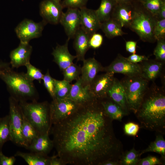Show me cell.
<instances>
[{"instance_id":"obj_1","label":"cell","mask_w":165,"mask_h":165,"mask_svg":"<svg viewBox=\"0 0 165 165\" xmlns=\"http://www.w3.org/2000/svg\"><path fill=\"white\" fill-rule=\"evenodd\" d=\"M112 122L99 100L79 105L71 116L51 127L56 155L65 165H101L116 161L119 147Z\"/></svg>"},{"instance_id":"obj_2","label":"cell","mask_w":165,"mask_h":165,"mask_svg":"<svg viewBox=\"0 0 165 165\" xmlns=\"http://www.w3.org/2000/svg\"><path fill=\"white\" fill-rule=\"evenodd\" d=\"M138 117L143 126L151 130L165 127V96L161 93L151 95L138 111Z\"/></svg>"},{"instance_id":"obj_3","label":"cell","mask_w":165,"mask_h":165,"mask_svg":"<svg viewBox=\"0 0 165 165\" xmlns=\"http://www.w3.org/2000/svg\"><path fill=\"white\" fill-rule=\"evenodd\" d=\"M0 77L7 85L11 96L18 102L37 101L38 94L33 81L25 73L16 72L9 68L0 73Z\"/></svg>"},{"instance_id":"obj_4","label":"cell","mask_w":165,"mask_h":165,"mask_svg":"<svg viewBox=\"0 0 165 165\" xmlns=\"http://www.w3.org/2000/svg\"><path fill=\"white\" fill-rule=\"evenodd\" d=\"M22 113L39 134L49 133L52 126L50 105L47 101L19 102Z\"/></svg>"},{"instance_id":"obj_5","label":"cell","mask_w":165,"mask_h":165,"mask_svg":"<svg viewBox=\"0 0 165 165\" xmlns=\"http://www.w3.org/2000/svg\"><path fill=\"white\" fill-rule=\"evenodd\" d=\"M127 77L120 82L124 90L126 103L130 109L136 112L143 101L148 80L141 76Z\"/></svg>"},{"instance_id":"obj_6","label":"cell","mask_w":165,"mask_h":165,"mask_svg":"<svg viewBox=\"0 0 165 165\" xmlns=\"http://www.w3.org/2000/svg\"><path fill=\"white\" fill-rule=\"evenodd\" d=\"M156 20V17L147 10L137 9L129 28L135 32L142 41L152 42L155 40L153 31Z\"/></svg>"},{"instance_id":"obj_7","label":"cell","mask_w":165,"mask_h":165,"mask_svg":"<svg viewBox=\"0 0 165 165\" xmlns=\"http://www.w3.org/2000/svg\"><path fill=\"white\" fill-rule=\"evenodd\" d=\"M9 105V125L11 140L16 145L26 147L22 134L23 114L19 102L10 97Z\"/></svg>"},{"instance_id":"obj_8","label":"cell","mask_w":165,"mask_h":165,"mask_svg":"<svg viewBox=\"0 0 165 165\" xmlns=\"http://www.w3.org/2000/svg\"><path fill=\"white\" fill-rule=\"evenodd\" d=\"M79 105L67 98L53 99L50 105L52 125L67 118L73 113Z\"/></svg>"},{"instance_id":"obj_9","label":"cell","mask_w":165,"mask_h":165,"mask_svg":"<svg viewBox=\"0 0 165 165\" xmlns=\"http://www.w3.org/2000/svg\"><path fill=\"white\" fill-rule=\"evenodd\" d=\"M47 24L43 20L36 23L31 20L25 19L18 25L15 30L20 42L29 43L31 39L42 35L44 27Z\"/></svg>"},{"instance_id":"obj_10","label":"cell","mask_w":165,"mask_h":165,"mask_svg":"<svg viewBox=\"0 0 165 165\" xmlns=\"http://www.w3.org/2000/svg\"><path fill=\"white\" fill-rule=\"evenodd\" d=\"M103 71L113 74L121 73L128 77L141 76V66L137 63L128 61L126 58L119 55L108 66L104 68Z\"/></svg>"},{"instance_id":"obj_11","label":"cell","mask_w":165,"mask_h":165,"mask_svg":"<svg viewBox=\"0 0 165 165\" xmlns=\"http://www.w3.org/2000/svg\"><path fill=\"white\" fill-rule=\"evenodd\" d=\"M60 0H43L40 4V14L47 23H59L63 12V6Z\"/></svg>"},{"instance_id":"obj_12","label":"cell","mask_w":165,"mask_h":165,"mask_svg":"<svg viewBox=\"0 0 165 165\" xmlns=\"http://www.w3.org/2000/svg\"><path fill=\"white\" fill-rule=\"evenodd\" d=\"M114 74L106 72L97 75L89 85V90L93 97L101 100L108 97V92L114 80Z\"/></svg>"},{"instance_id":"obj_13","label":"cell","mask_w":165,"mask_h":165,"mask_svg":"<svg viewBox=\"0 0 165 165\" xmlns=\"http://www.w3.org/2000/svg\"><path fill=\"white\" fill-rule=\"evenodd\" d=\"M59 23L63 27L68 38H74L80 27V15L79 9L68 8L66 12H63Z\"/></svg>"},{"instance_id":"obj_14","label":"cell","mask_w":165,"mask_h":165,"mask_svg":"<svg viewBox=\"0 0 165 165\" xmlns=\"http://www.w3.org/2000/svg\"><path fill=\"white\" fill-rule=\"evenodd\" d=\"M136 9L129 2L117 3L111 18L115 20L122 28H129L134 17Z\"/></svg>"},{"instance_id":"obj_15","label":"cell","mask_w":165,"mask_h":165,"mask_svg":"<svg viewBox=\"0 0 165 165\" xmlns=\"http://www.w3.org/2000/svg\"><path fill=\"white\" fill-rule=\"evenodd\" d=\"M79 9L80 27L85 32L91 35L100 29L101 23L95 10L88 9L85 6Z\"/></svg>"},{"instance_id":"obj_16","label":"cell","mask_w":165,"mask_h":165,"mask_svg":"<svg viewBox=\"0 0 165 165\" xmlns=\"http://www.w3.org/2000/svg\"><path fill=\"white\" fill-rule=\"evenodd\" d=\"M32 47L29 43L20 42L19 45L10 53V64L13 68L25 66L30 62Z\"/></svg>"},{"instance_id":"obj_17","label":"cell","mask_w":165,"mask_h":165,"mask_svg":"<svg viewBox=\"0 0 165 165\" xmlns=\"http://www.w3.org/2000/svg\"><path fill=\"white\" fill-rule=\"evenodd\" d=\"M67 98L79 105L84 104L94 99L90 92L89 85H84L80 76L76 82L72 85Z\"/></svg>"},{"instance_id":"obj_18","label":"cell","mask_w":165,"mask_h":165,"mask_svg":"<svg viewBox=\"0 0 165 165\" xmlns=\"http://www.w3.org/2000/svg\"><path fill=\"white\" fill-rule=\"evenodd\" d=\"M70 39L68 38L63 45L57 44L52 53L53 61L62 72L73 63V60L76 58V56L72 55L69 52L68 43Z\"/></svg>"},{"instance_id":"obj_19","label":"cell","mask_w":165,"mask_h":165,"mask_svg":"<svg viewBox=\"0 0 165 165\" xmlns=\"http://www.w3.org/2000/svg\"><path fill=\"white\" fill-rule=\"evenodd\" d=\"M82 61L80 77L84 85H89L98 72L103 71L104 68L94 57L85 59Z\"/></svg>"},{"instance_id":"obj_20","label":"cell","mask_w":165,"mask_h":165,"mask_svg":"<svg viewBox=\"0 0 165 165\" xmlns=\"http://www.w3.org/2000/svg\"><path fill=\"white\" fill-rule=\"evenodd\" d=\"M49 133L39 134L26 148L31 152L48 156L54 147L52 140L49 137Z\"/></svg>"},{"instance_id":"obj_21","label":"cell","mask_w":165,"mask_h":165,"mask_svg":"<svg viewBox=\"0 0 165 165\" xmlns=\"http://www.w3.org/2000/svg\"><path fill=\"white\" fill-rule=\"evenodd\" d=\"M90 35L80 27L74 38L73 47L76 52L77 61H83L85 55L90 48L89 40Z\"/></svg>"},{"instance_id":"obj_22","label":"cell","mask_w":165,"mask_h":165,"mask_svg":"<svg viewBox=\"0 0 165 165\" xmlns=\"http://www.w3.org/2000/svg\"><path fill=\"white\" fill-rule=\"evenodd\" d=\"M147 60L142 66H141V76L147 80L152 81L155 80L160 75L163 63L162 62L157 60L149 61Z\"/></svg>"},{"instance_id":"obj_23","label":"cell","mask_w":165,"mask_h":165,"mask_svg":"<svg viewBox=\"0 0 165 165\" xmlns=\"http://www.w3.org/2000/svg\"><path fill=\"white\" fill-rule=\"evenodd\" d=\"M108 96L123 110L126 109V102L123 87L121 82L115 78L108 91Z\"/></svg>"},{"instance_id":"obj_24","label":"cell","mask_w":165,"mask_h":165,"mask_svg":"<svg viewBox=\"0 0 165 165\" xmlns=\"http://www.w3.org/2000/svg\"><path fill=\"white\" fill-rule=\"evenodd\" d=\"M107 115L112 120H121L124 115L123 109L114 101L106 99L99 100Z\"/></svg>"},{"instance_id":"obj_25","label":"cell","mask_w":165,"mask_h":165,"mask_svg":"<svg viewBox=\"0 0 165 165\" xmlns=\"http://www.w3.org/2000/svg\"><path fill=\"white\" fill-rule=\"evenodd\" d=\"M122 28L115 20L111 18L101 23L100 29L107 38H111L125 34Z\"/></svg>"},{"instance_id":"obj_26","label":"cell","mask_w":165,"mask_h":165,"mask_svg":"<svg viewBox=\"0 0 165 165\" xmlns=\"http://www.w3.org/2000/svg\"><path fill=\"white\" fill-rule=\"evenodd\" d=\"M15 156L21 157L29 165H49L50 157L37 153L17 151Z\"/></svg>"},{"instance_id":"obj_27","label":"cell","mask_w":165,"mask_h":165,"mask_svg":"<svg viewBox=\"0 0 165 165\" xmlns=\"http://www.w3.org/2000/svg\"><path fill=\"white\" fill-rule=\"evenodd\" d=\"M116 3L115 0H101L99 7L95 10L101 23L111 18L113 11Z\"/></svg>"},{"instance_id":"obj_28","label":"cell","mask_w":165,"mask_h":165,"mask_svg":"<svg viewBox=\"0 0 165 165\" xmlns=\"http://www.w3.org/2000/svg\"><path fill=\"white\" fill-rule=\"evenodd\" d=\"M22 134L26 145V148L39 134L38 131L24 117L23 114Z\"/></svg>"},{"instance_id":"obj_29","label":"cell","mask_w":165,"mask_h":165,"mask_svg":"<svg viewBox=\"0 0 165 165\" xmlns=\"http://www.w3.org/2000/svg\"><path fill=\"white\" fill-rule=\"evenodd\" d=\"M11 140L9 115L0 118V151L4 143Z\"/></svg>"},{"instance_id":"obj_30","label":"cell","mask_w":165,"mask_h":165,"mask_svg":"<svg viewBox=\"0 0 165 165\" xmlns=\"http://www.w3.org/2000/svg\"><path fill=\"white\" fill-rule=\"evenodd\" d=\"M54 82L55 99H62L67 98L69 94L72 85L70 82L64 79L60 80L54 79Z\"/></svg>"},{"instance_id":"obj_31","label":"cell","mask_w":165,"mask_h":165,"mask_svg":"<svg viewBox=\"0 0 165 165\" xmlns=\"http://www.w3.org/2000/svg\"><path fill=\"white\" fill-rule=\"evenodd\" d=\"M148 152H154L164 156L165 155V140L161 135L157 136L154 141L152 142L145 149L139 153L140 156Z\"/></svg>"},{"instance_id":"obj_32","label":"cell","mask_w":165,"mask_h":165,"mask_svg":"<svg viewBox=\"0 0 165 165\" xmlns=\"http://www.w3.org/2000/svg\"><path fill=\"white\" fill-rule=\"evenodd\" d=\"M64 80L71 82L77 80L81 73V67L76 64L72 63L62 71Z\"/></svg>"},{"instance_id":"obj_33","label":"cell","mask_w":165,"mask_h":165,"mask_svg":"<svg viewBox=\"0 0 165 165\" xmlns=\"http://www.w3.org/2000/svg\"><path fill=\"white\" fill-rule=\"evenodd\" d=\"M164 2L163 0H145L142 2L145 9L156 17Z\"/></svg>"},{"instance_id":"obj_34","label":"cell","mask_w":165,"mask_h":165,"mask_svg":"<svg viewBox=\"0 0 165 165\" xmlns=\"http://www.w3.org/2000/svg\"><path fill=\"white\" fill-rule=\"evenodd\" d=\"M25 66L27 69V73H25L27 77L32 81L35 80L41 83L44 75L41 71L32 65L30 62Z\"/></svg>"},{"instance_id":"obj_35","label":"cell","mask_w":165,"mask_h":165,"mask_svg":"<svg viewBox=\"0 0 165 165\" xmlns=\"http://www.w3.org/2000/svg\"><path fill=\"white\" fill-rule=\"evenodd\" d=\"M139 153L134 148L127 152L123 156L121 164L125 165H134L139 162Z\"/></svg>"},{"instance_id":"obj_36","label":"cell","mask_w":165,"mask_h":165,"mask_svg":"<svg viewBox=\"0 0 165 165\" xmlns=\"http://www.w3.org/2000/svg\"><path fill=\"white\" fill-rule=\"evenodd\" d=\"M153 35L155 40L165 39V19H156L153 29Z\"/></svg>"},{"instance_id":"obj_37","label":"cell","mask_w":165,"mask_h":165,"mask_svg":"<svg viewBox=\"0 0 165 165\" xmlns=\"http://www.w3.org/2000/svg\"><path fill=\"white\" fill-rule=\"evenodd\" d=\"M44 85L47 91L52 97L55 99V85L54 79L50 75L48 70L44 75L42 79Z\"/></svg>"},{"instance_id":"obj_38","label":"cell","mask_w":165,"mask_h":165,"mask_svg":"<svg viewBox=\"0 0 165 165\" xmlns=\"http://www.w3.org/2000/svg\"><path fill=\"white\" fill-rule=\"evenodd\" d=\"M156 46L154 49V54L157 60L162 62L165 61V39L157 41Z\"/></svg>"},{"instance_id":"obj_39","label":"cell","mask_w":165,"mask_h":165,"mask_svg":"<svg viewBox=\"0 0 165 165\" xmlns=\"http://www.w3.org/2000/svg\"><path fill=\"white\" fill-rule=\"evenodd\" d=\"M103 37L99 33H95L92 34L90 37L89 40L90 48L94 49L100 47L103 42Z\"/></svg>"},{"instance_id":"obj_40","label":"cell","mask_w":165,"mask_h":165,"mask_svg":"<svg viewBox=\"0 0 165 165\" xmlns=\"http://www.w3.org/2000/svg\"><path fill=\"white\" fill-rule=\"evenodd\" d=\"M88 0H64L62 5L63 7L79 9L84 7Z\"/></svg>"},{"instance_id":"obj_41","label":"cell","mask_w":165,"mask_h":165,"mask_svg":"<svg viewBox=\"0 0 165 165\" xmlns=\"http://www.w3.org/2000/svg\"><path fill=\"white\" fill-rule=\"evenodd\" d=\"M139 128L138 125L132 122L125 124L124 130L125 133L128 135L135 136L137 134Z\"/></svg>"},{"instance_id":"obj_42","label":"cell","mask_w":165,"mask_h":165,"mask_svg":"<svg viewBox=\"0 0 165 165\" xmlns=\"http://www.w3.org/2000/svg\"><path fill=\"white\" fill-rule=\"evenodd\" d=\"M160 163V160L157 157L149 156L139 160L138 163L141 165H155Z\"/></svg>"},{"instance_id":"obj_43","label":"cell","mask_w":165,"mask_h":165,"mask_svg":"<svg viewBox=\"0 0 165 165\" xmlns=\"http://www.w3.org/2000/svg\"><path fill=\"white\" fill-rule=\"evenodd\" d=\"M16 160L15 156H6L3 154L2 151H0V165H13Z\"/></svg>"},{"instance_id":"obj_44","label":"cell","mask_w":165,"mask_h":165,"mask_svg":"<svg viewBox=\"0 0 165 165\" xmlns=\"http://www.w3.org/2000/svg\"><path fill=\"white\" fill-rule=\"evenodd\" d=\"M126 58L128 61L134 63H137L148 60V58L145 56L139 55L135 53L132 54Z\"/></svg>"},{"instance_id":"obj_45","label":"cell","mask_w":165,"mask_h":165,"mask_svg":"<svg viewBox=\"0 0 165 165\" xmlns=\"http://www.w3.org/2000/svg\"><path fill=\"white\" fill-rule=\"evenodd\" d=\"M137 42L135 41H129L126 43V49L127 51L132 54L135 53Z\"/></svg>"},{"instance_id":"obj_46","label":"cell","mask_w":165,"mask_h":165,"mask_svg":"<svg viewBox=\"0 0 165 165\" xmlns=\"http://www.w3.org/2000/svg\"><path fill=\"white\" fill-rule=\"evenodd\" d=\"M49 165H65L62 160L57 155L50 157Z\"/></svg>"},{"instance_id":"obj_47","label":"cell","mask_w":165,"mask_h":165,"mask_svg":"<svg viewBox=\"0 0 165 165\" xmlns=\"http://www.w3.org/2000/svg\"><path fill=\"white\" fill-rule=\"evenodd\" d=\"M157 20L165 19V3L163 2L157 15L156 17Z\"/></svg>"},{"instance_id":"obj_48","label":"cell","mask_w":165,"mask_h":165,"mask_svg":"<svg viewBox=\"0 0 165 165\" xmlns=\"http://www.w3.org/2000/svg\"><path fill=\"white\" fill-rule=\"evenodd\" d=\"M10 63L0 62V73L10 68Z\"/></svg>"},{"instance_id":"obj_49","label":"cell","mask_w":165,"mask_h":165,"mask_svg":"<svg viewBox=\"0 0 165 165\" xmlns=\"http://www.w3.org/2000/svg\"><path fill=\"white\" fill-rule=\"evenodd\" d=\"M117 164L116 161L109 160L103 163L101 165H116Z\"/></svg>"},{"instance_id":"obj_50","label":"cell","mask_w":165,"mask_h":165,"mask_svg":"<svg viewBox=\"0 0 165 165\" xmlns=\"http://www.w3.org/2000/svg\"><path fill=\"white\" fill-rule=\"evenodd\" d=\"M117 3L129 2L131 0H115Z\"/></svg>"},{"instance_id":"obj_51","label":"cell","mask_w":165,"mask_h":165,"mask_svg":"<svg viewBox=\"0 0 165 165\" xmlns=\"http://www.w3.org/2000/svg\"><path fill=\"white\" fill-rule=\"evenodd\" d=\"M140 1H141V2L143 1H144L145 0H139Z\"/></svg>"},{"instance_id":"obj_52","label":"cell","mask_w":165,"mask_h":165,"mask_svg":"<svg viewBox=\"0 0 165 165\" xmlns=\"http://www.w3.org/2000/svg\"></svg>"},{"instance_id":"obj_53","label":"cell","mask_w":165,"mask_h":165,"mask_svg":"<svg viewBox=\"0 0 165 165\" xmlns=\"http://www.w3.org/2000/svg\"></svg>"}]
</instances>
